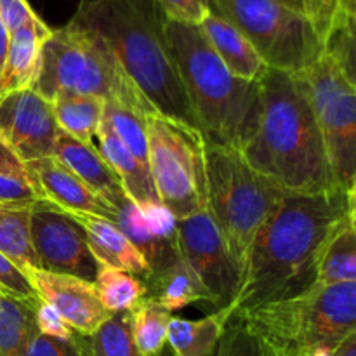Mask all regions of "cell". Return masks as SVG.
Returning a JSON list of instances; mask_svg holds the SVG:
<instances>
[{
    "label": "cell",
    "instance_id": "1",
    "mask_svg": "<svg viewBox=\"0 0 356 356\" xmlns=\"http://www.w3.org/2000/svg\"><path fill=\"white\" fill-rule=\"evenodd\" d=\"M350 218H356L355 193H285L250 243L238 292L226 308L229 315L292 299L315 287L323 250Z\"/></svg>",
    "mask_w": 356,
    "mask_h": 356
},
{
    "label": "cell",
    "instance_id": "2",
    "mask_svg": "<svg viewBox=\"0 0 356 356\" xmlns=\"http://www.w3.org/2000/svg\"><path fill=\"white\" fill-rule=\"evenodd\" d=\"M259 87V124L242 149L247 162L284 193L320 195L341 190L301 76L268 68Z\"/></svg>",
    "mask_w": 356,
    "mask_h": 356
},
{
    "label": "cell",
    "instance_id": "3",
    "mask_svg": "<svg viewBox=\"0 0 356 356\" xmlns=\"http://www.w3.org/2000/svg\"><path fill=\"white\" fill-rule=\"evenodd\" d=\"M72 19L110 45L155 113L198 129L156 0H82Z\"/></svg>",
    "mask_w": 356,
    "mask_h": 356
},
{
    "label": "cell",
    "instance_id": "4",
    "mask_svg": "<svg viewBox=\"0 0 356 356\" xmlns=\"http://www.w3.org/2000/svg\"><path fill=\"white\" fill-rule=\"evenodd\" d=\"M165 35L204 141L242 152L259 124V82L233 75L198 24L167 19Z\"/></svg>",
    "mask_w": 356,
    "mask_h": 356
},
{
    "label": "cell",
    "instance_id": "5",
    "mask_svg": "<svg viewBox=\"0 0 356 356\" xmlns=\"http://www.w3.org/2000/svg\"><path fill=\"white\" fill-rule=\"evenodd\" d=\"M33 90L47 101L61 92H73L118 103L145 117L153 111L110 45L96 31L73 19L52 30L44 42Z\"/></svg>",
    "mask_w": 356,
    "mask_h": 356
},
{
    "label": "cell",
    "instance_id": "6",
    "mask_svg": "<svg viewBox=\"0 0 356 356\" xmlns=\"http://www.w3.org/2000/svg\"><path fill=\"white\" fill-rule=\"evenodd\" d=\"M280 356L327 346L337 351L356 336V282L318 285L301 296L236 315Z\"/></svg>",
    "mask_w": 356,
    "mask_h": 356
},
{
    "label": "cell",
    "instance_id": "7",
    "mask_svg": "<svg viewBox=\"0 0 356 356\" xmlns=\"http://www.w3.org/2000/svg\"><path fill=\"white\" fill-rule=\"evenodd\" d=\"M284 195L247 162L240 149L205 143L207 212L218 225L240 277L254 236Z\"/></svg>",
    "mask_w": 356,
    "mask_h": 356
},
{
    "label": "cell",
    "instance_id": "8",
    "mask_svg": "<svg viewBox=\"0 0 356 356\" xmlns=\"http://www.w3.org/2000/svg\"><path fill=\"white\" fill-rule=\"evenodd\" d=\"M145 120L148 170L159 200L176 219L205 211V141L200 131L155 111Z\"/></svg>",
    "mask_w": 356,
    "mask_h": 356
},
{
    "label": "cell",
    "instance_id": "9",
    "mask_svg": "<svg viewBox=\"0 0 356 356\" xmlns=\"http://www.w3.org/2000/svg\"><path fill=\"white\" fill-rule=\"evenodd\" d=\"M211 10L249 38L268 68L301 73L323 56L308 17L277 0H211Z\"/></svg>",
    "mask_w": 356,
    "mask_h": 356
},
{
    "label": "cell",
    "instance_id": "10",
    "mask_svg": "<svg viewBox=\"0 0 356 356\" xmlns=\"http://www.w3.org/2000/svg\"><path fill=\"white\" fill-rule=\"evenodd\" d=\"M298 75L305 83L318 122L334 179L341 190L355 193L356 80L350 79L327 52Z\"/></svg>",
    "mask_w": 356,
    "mask_h": 356
},
{
    "label": "cell",
    "instance_id": "11",
    "mask_svg": "<svg viewBox=\"0 0 356 356\" xmlns=\"http://www.w3.org/2000/svg\"><path fill=\"white\" fill-rule=\"evenodd\" d=\"M30 240L37 270L94 284L99 264L90 252L86 229L72 212L44 198L37 200L30 207Z\"/></svg>",
    "mask_w": 356,
    "mask_h": 356
},
{
    "label": "cell",
    "instance_id": "12",
    "mask_svg": "<svg viewBox=\"0 0 356 356\" xmlns=\"http://www.w3.org/2000/svg\"><path fill=\"white\" fill-rule=\"evenodd\" d=\"M177 252L211 294L218 309L229 308L240 287V270L211 214L177 219Z\"/></svg>",
    "mask_w": 356,
    "mask_h": 356
},
{
    "label": "cell",
    "instance_id": "13",
    "mask_svg": "<svg viewBox=\"0 0 356 356\" xmlns=\"http://www.w3.org/2000/svg\"><path fill=\"white\" fill-rule=\"evenodd\" d=\"M58 132L51 101L37 90L0 94V139L24 165L52 156Z\"/></svg>",
    "mask_w": 356,
    "mask_h": 356
},
{
    "label": "cell",
    "instance_id": "14",
    "mask_svg": "<svg viewBox=\"0 0 356 356\" xmlns=\"http://www.w3.org/2000/svg\"><path fill=\"white\" fill-rule=\"evenodd\" d=\"M31 289L40 301L51 305L79 336L89 337L111 316L101 305L94 284L70 275L24 270Z\"/></svg>",
    "mask_w": 356,
    "mask_h": 356
},
{
    "label": "cell",
    "instance_id": "15",
    "mask_svg": "<svg viewBox=\"0 0 356 356\" xmlns=\"http://www.w3.org/2000/svg\"><path fill=\"white\" fill-rule=\"evenodd\" d=\"M30 176L44 200L75 214H90L115 222L117 211L94 193L54 156L26 163Z\"/></svg>",
    "mask_w": 356,
    "mask_h": 356
},
{
    "label": "cell",
    "instance_id": "16",
    "mask_svg": "<svg viewBox=\"0 0 356 356\" xmlns=\"http://www.w3.org/2000/svg\"><path fill=\"white\" fill-rule=\"evenodd\" d=\"M52 156L59 160L66 169L72 170L83 184H87L113 209H117L124 198H127L117 174L92 143L83 145L59 131Z\"/></svg>",
    "mask_w": 356,
    "mask_h": 356
},
{
    "label": "cell",
    "instance_id": "17",
    "mask_svg": "<svg viewBox=\"0 0 356 356\" xmlns=\"http://www.w3.org/2000/svg\"><path fill=\"white\" fill-rule=\"evenodd\" d=\"M51 33V28L38 16L10 33L6 63L0 73V94L33 89L40 72L42 47Z\"/></svg>",
    "mask_w": 356,
    "mask_h": 356
},
{
    "label": "cell",
    "instance_id": "18",
    "mask_svg": "<svg viewBox=\"0 0 356 356\" xmlns=\"http://www.w3.org/2000/svg\"><path fill=\"white\" fill-rule=\"evenodd\" d=\"M198 26L233 75L249 82H259L263 79L268 65L235 24L211 10Z\"/></svg>",
    "mask_w": 356,
    "mask_h": 356
},
{
    "label": "cell",
    "instance_id": "19",
    "mask_svg": "<svg viewBox=\"0 0 356 356\" xmlns=\"http://www.w3.org/2000/svg\"><path fill=\"white\" fill-rule=\"evenodd\" d=\"M80 225L83 226L89 242V249L99 266L115 268L134 277L148 278L152 275L148 263L131 240L117 228L111 221L90 214H75Z\"/></svg>",
    "mask_w": 356,
    "mask_h": 356
},
{
    "label": "cell",
    "instance_id": "20",
    "mask_svg": "<svg viewBox=\"0 0 356 356\" xmlns=\"http://www.w3.org/2000/svg\"><path fill=\"white\" fill-rule=\"evenodd\" d=\"M96 139L99 141V152L104 156L113 172L117 174L122 184V190L127 195L129 200L134 202L138 207H145L148 204L160 202L156 197L155 186L149 177V170L125 148L124 143L113 131L108 118L103 117L99 129L96 132Z\"/></svg>",
    "mask_w": 356,
    "mask_h": 356
},
{
    "label": "cell",
    "instance_id": "21",
    "mask_svg": "<svg viewBox=\"0 0 356 356\" xmlns=\"http://www.w3.org/2000/svg\"><path fill=\"white\" fill-rule=\"evenodd\" d=\"M148 298L159 302L162 308L172 313L198 301L212 305V298L197 275L183 259H177L170 266L156 271L148 278Z\"/></svg>",
    "mask_w": 356,
    "mask_h": 356
},
{
    "label": "cell",
    "instance_id": "22",
    "mask_svg": "<svg viewBox=\"0 0 356 356\" xmlns=\"http://www.w3.org/2000/svg\"><path fill=\"white\" fill-rule=\"evenodd\" d=\"M229 318L228 309H218L200 320L172 316L167 327V343L176 356H212Z\"/></svg>",
    "mask_w": 356,
    "mask_h": 356
},
{
    "label": "cell",
    "instance_id": "23",
    "mask_svg": "<svg viewBox=\"0 0 356 356\" xmlns=\"http://www.w3.org/2000/svg\"><path fill=\"white\" fill-rule=\"evenodd\" d=\"M115 211H117V219H115L113 225L141 252V256L148 263L152 275L163 270V268L170 266L177 259H181L179 252H177V243H169L156 238L148 229V226H146L145 219H143L141 212H139L138 205L134 202L129 200V198H124V202Z\"/></svg>",
    "mask_w": 356,
    "mask_h": 356
},
{
    "label": "cell",
    "instance_id": "24",
    "mask_svg": "<svg viewBox=\"0 0 356 356\" xmlns=\"http://www.w3.org/2000/svg\"><path fill=\"white\" fill-rule=\"evenodd\" d=\"M56 125L70 138L90 145L103 120L104 101L86 94L61 92L51 99Z\"/></svg>",
    "mask_w": 356,
    "mask_h": 356
},
{
    "label": "cell",
    "instance_id": "25",
    "mask_svg": "<svg viewBox=\"0 0 356 356\" xmlns=\"http://www.w3.org/2000/svg\"><path fill=\"white\" fill-rule=\"evenodd\" d=\"M38 301L0 294V356H28V344L37 334Z\"/></svg>",
    "mask_w": 356,
    "mask_h": 356
},
{
    "label": "cell",
    "instance_id": "26",
    "mask_svg": "<svg viewBox=\"0 0 356 356\" xmlns=\"http://www.w3.org/2000/svg\"><path fill=\"white\" fill-rule=\"evenodd\" d=\"M356 282V218L339 226L323 250L318 266V285Z\"/></svg>",
    "mask_w": 356,
    "mask_h": 356
},
{
    "label": "cell",
    "instance_id": "27",
    "mask_svg": "<svg viewBox=\"0 0 356 356\" xmlns=\"http://www.w3.org/2000/svg\"><path fill=\"white\" fill-rule=\"evenodd\" d=\"M0 252L19 270L37 268L30 240V209L0 204Z\"/></svg>",
    "mask_w": 356,
    "mask_h": 356
},
{
    "label": "cell",
    "instance_id": "28",
    "mask_svg": "<svg viewBox=\"0 0 356 356\" xmlns=\"http://www.w3.org/2000/svg\"><path fill=\"white\" fill-rule=\"evenodd\" d=\"M131 315L132 336L139 356H160L167 344V327L172 315L152 298L136 302Z\"/></svg>",
    "mask_w": 356,
    "mask_h": 356
},
{
    "label": "cell",
    "instance_id": "29",
    "mask_svg": "<svg viewBox=\"0 0 356 356\" xmlns=\"http://www.w3.org/2000/svg\"><path fill=\"white\" fill-rule=\"evenodd\" d=\"M94 287L101 305L111 315L127 312L148 296V287L138 277L108 266H99Z\"/></svg>",
    "mask_w": 356,
    "mask_h": 356
},
{
    "label": "cell",
    "instance_id": "30",
    "mask_svg": "<svg viewBox=\"0 0 356 356\" xmlns=\"http://www.w3.org/2000/svg\"><path fill=\"white\" fill-rule=\"evenodd\" d=\"M92 356H139L132 336L131 309L113 313L87 337Z\"/></svg>",
    "mask_w": 356,
    "mask_h": 356
},
{
    "label": "cell",
    "instance_id": "31",
    "mask_svg": "<svg viewBox=\"0 0 356 356\" xmlns=\"http://www.w3.org/2000/svg\"><path fill=\"white\" fill-rule=\"evenodd\" d=\"M103 117L108 118L125 148L148 169V131L145 115L136 113L118 103L104 101Z\"/></svg>",
    "mask_w": 356,
    "mask_h": 356
},
{
    "label": "cell",
    "instance_id": "32",
    "mask_svg": "<svg viewBox=\"0 0 356 356\" xmlns=\"http://www.w3.org/2000/svg\"><path fill=\"white\" fill-rule=\"evenodd\" d=\"M212 356H280V353L257 336L242 318L232 316Z\"/></svg>",
    "mask_w": 356,
    "mask_h": 356
},
{
    "label": "cell",
    "instance_id": "33",
    "mask_svg": "<svg viewBox=\"0 0 356 356\" xmlns=\"http://www.w3.org/2000/svg\"><path fill=\"white\" fill-rule=\"evenodd\" d=\"M302 10L320 40L325 42L343 14H356V0H302Z\"/></svg>",
    "mask_w": 356,
    "mask_h": 356
},
{
    "label": "cell",
    "instance_id": "34",
    "mask_svg": "<svg viewBox=\"0 0 356 356\" xmlns=\"http://www.w3.org/2000/svg\"><path fill=\"white\" fill-rule=\"evenodd\" d=\"M86 339L79 334L72 339H54L37 332L28 344V356H92Z\"/></svg>",
    "mask_w": 356,
    "mask_h": 356
},
{
    "label": "cell",
    "instance_id": "35",
    "mask_svg": "<svg viewBox=\"0 0 356 356\" xmlns=\"http://www.w3.org/2000/svg\"><path fill=\"white\" fill-rule=\"evenodd\" d=\"M37 200H42L33 179L0 174V204L10 207L30 209Z\"/></svg>",
    "mask_w": 356,
    "mask_h": 356
},
{
    "label": "cell",
    "instance_id": "36",
    "mask_svg": "<svg viewBox=\"0 0 356 356\" xmlns=\"http://www.w3.org/2000/svg\"><path fill=\"white\" fill-rule=\"evenodd\" d=\"M169 21L200 24L211 13V0H156Z\"/></svg>",
    "mask_w": 356,
    "mask_h": 356
},
{
    "label": "cell",
    "instance_id": "37",
    "mask_svg": "<svg viewBox=\"0 0 356 356\" xmlns=\"http://www.w3.org/2000/svg\"><path fill=\"white\" fill-rule=\"evenodd\" d=\"M138 209L141 212L148 229L156 238L169 243H177V219L169 209L163 207L162 202H155V204H148L145 207Z\"/></svg>",
    "mask_w": 356,
    "mask_h": 356
},
{
    "label": "cell",
    "instance_id": "38",
    "mask_svg": "<svg viewBox=\"0 0 356 356\" xmlns=\"http://www.w3.org/2000/svg\"><path fill=\"white\" fill-rule=\"evenodd\" d=\"M0 289L3 294L14 296L19 299H37L26 275L16 266L9 257L0 252Z\"/></svg>",
    "mask_w": 356,
    "mask_h": 356
},
{
    "label": "cell",
    "instance_id": "39",
    "mask_svg": "<svg viewBox=\"0 0 356 356\" xmlns=\"http://www.w3.org/2000/svg\"><path fill=\"white\" fill-rule=\"evenodd\" d=\"M35 325L37 332L42 336L54 337V339H72L75 336V330L61 318L58 312L51 305L44 301H38L35 309Z\"/></svg>",
    "mask_w": 356,
    "mask_h": 356
},
{
    "label": "cell",
    "instance_id": "40",
    "mask_svg": "<svg viewBox=\"0 0 356 356\" xmlns=\"http://www.w3.org/2000/svg\"><path fill=\"white\" fill-rule=\"evenodd\" d=\"M35 16L37 13L31 9L28 0H0V21L9 35L24 26Z\"/></svg>",
    "mask_w": 356,
    "mask_h": 356
},
{
    "label": "cell",
    "instance_id": "41",
    "mask_svg": "<svg viewBox=\"0 0 356 356\" xmlns=\"http://www.w3.org/2000/svg\"><path fill=\"white\" fill-rule=\"evenodd\" d=\"M0 174H7V176H17L31 179L30 170L28 167L17 159L13 153V149L0 139Z\"/></svg>",
    "mask_w": 356,
    "mask_h": 356
},
{
    "label": "cell",
    "instance_id": "42",
    "mask_svg": "<svg viewBox=\"0 0 356 356\" xmlns=\"http://www.w3.org/2000/svg\"><path fill=\"white\" fill-rule=\"evenodd\" d=\"M9 31L6 30L3 23L0 21V73H2L3 63H6V56H7V47H9Z\"/></svg>",
    "mask_w": 356,
    "mask_h": 356
},
{
    "label": "cell",
    "instance_id": "43",
    "mask_svg": "<svg viewBox=\"0 0 356 356\" xmlns=\"http://www.w3.org/2000/svg\"><path fill=\"white\" fill-rule=\"evenodd\" d=\"M337 356H356V336L350 337L339 350L336 351Z\"/></svg>",
    "mask_w": 356,
    "mask_h": 356
},
{
    "label": "cell",
    "instance_id": "44",
    "mask_svg": "<svg viewBox=\"0 0 356 356\" xmlns=\"http://www.w3.org/2000/svg\"><path fill=\"white\" fill-rule=\"evenodd\" d=\"M301 356H337V355H336V351L330 350V348L318 346V348H313V350H308Z\"/></svg>",
    "mask_w": 356,
    "mask_h": 356
},
{
    "label": "cell",
    "instance_id": "45",
    "mask_svg": "<svg viewBox=\"0 0 356 356\" xmlns=\"http://www.w3.org/2000/svg\"><path fill=\"white\" fill-rule=\"evenodd\" d=\"M277 2L282 3V6L289 7V9L296 10V13L305 14V10H302V0H277Z\"/></svg>",
    "mask_w": 356,
    "mask_h": 356
},
{
    "label": "cell",
    "instance_id": "46",
    "mask_svg": "<svg viewBox=\"0 0 356 356\" xmlns=\"http://www.w3.org/2000/svg\"><path fill=\"white\" fill-rule=\"evenodd\" d=\"M0 294H3V292H2V289H0Z\"/></svg>",
    "mask_w": 356,
    "mask_h": 356
},
{
    "label": "cell",
    "instance_id": "47",
    "mask_svg": "<svg viewBox=\"0 0 356 356\" xmlns=\"http://www.w3.org/2000/svg\"><path fill=\"white\" fill-rule=\"evenodd\" d=\"M287 356H296V355H287Z\"/></svg>",
    "mask_w": 356,
    "mask_h": 356
}]
</instances>
